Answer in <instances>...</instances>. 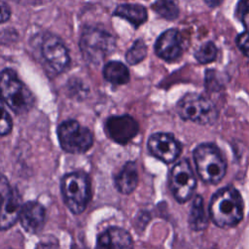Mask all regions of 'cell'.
<instances>
[{
	"label": "cell",
	"mask_w": 249,
	"mask_h": 249,
	"mask_svg": "<svg viewBox=\"0 0 249 249\" xmlns=\"http://www.w3.org/2000/svg\"><path fill=\"white\" fill-rule=\"evenodd\" d=\"M243 209L239 192L231 186H227L213 195L209 203V216L220 228L233 227L242 220Z\"/></svg>",
	"instance_id": "1"
},
{
	"label": "cell",
	"mask_w": 249,
	"mask_h": 249,
	"mask_svg": "<svg viewBox=\"0 0 249 249\" xmlns=\"http://www.w3.org/2000/svg\"><path fill=\"white\" fill-rule=\"evenodd\" d=\"M200 179L208 184H218L227 172V161L220 149L212 143H202L193 153Z\"/></svg>",
	"instance_id": "2"
},
{
	"label": "cell",
	"mask_w": 249,
	"mask_h": 249,
	"mask_svg": "<svg viewBox=\"0 0 249 249\" xmlns=\"http://www.w3.org/2000/svg\"><path fill=\"white\" fill-rule=\"evenodd\" d=\"M0 96L18 114L28 112L34 105V96L12 69L0 72Z\"/></svg>",
	"instance_id": "3"
},
{
	"label": "cell",
	"mask_w": 249,
	"mask_h": 249,
	"mask_svg": "<svg viewBox=\"0 0 249 249\" xmlns=\"http://www.w3.org/2000/svg\"><path fill=\"white\" fill-rule=\"evenodd\" d=\"M61 193L68 209L74 214L82 213L90 198V182L82 171L66 174L61 180Z\"/></svg>",
	"instance_id": "4"
},
{
	"label": "cell",
	"mask_w": 249,
	"mask_h": 249,
	"mask_svg": "<svg viewBox=\"0 0 249 249\" xmlns=\"http://www.w3.org/2000/svg\"><path fill=\"white\" fill-rule=\"evenodd\" d=\"M115 48L116 41L113 35L101 28L88 27L80 38L82 54L87 61L92 64L100 63L114 52Z\"/></svg>",
	"instance_id": "5"
},
{
	"label": "cell",
	"mask_w": 249,
	"mask_h": 249,
	"mask_svg": "<svg viewBox=\"0 0 249 249\" xmlns=\"http://www.w3.org/2000/svg\"><path fill=\"white\" fill-rule=\"evenodd\" d=\"M176 111L181 119L199 124H212L218 118V111L214 104L206 97L190 92L179 99Z\"/></svg>",
	"instance_id": "6"
},
{
	"label": "cell",
	"mask_w": 249,
	"mask_h": 249,
	"mask_svg": "<svg viewBox=\"0 0 249 249\" xmlns=\"http://www.w3.org/2000/svg\"><path fill=\"white\" fill-rule=\"evenodd\" d=\"M57 137L61 148L71 154L85 153L93 143L91 131L74 120L65 121L58 125Z\"/></svg>",
	"instance_id": "7"
},
{
	"label": "cell",
	"mask_w": 249,
	"mask_h": 249,
	"mask_svg": "<svg viewBox=\"0 0 249 249\" xmlns=\"http://www.w3.org/2000/svg\"><path fill=\"white\" fill-rule=\"evenodd\" d=\"M168 184L174 198L179 203H184L193 196L196 179L188 160H181L172 167Z\"/></svg>",
	"instance_id": "8"
},
{
	"label": "cell",
	"mask_w": 249,
	"mask_h": 249,
	"mask_svg": "<svg viewBox=\"0 0 249 249\" xmlns=\"http://www.w3.org/2000/svg\"><path fill=\"white\" fill-rule=\"evenodd\" d=\"M149 152L164 163H171L180 156L181 144L169 133L157 132L152 134L147 143Z\"/></svg>",
	"instance_id": "9"
},
{
	"label": "cell",
	"mask_w": 249,
	"mask_h": 249,
	"mask_svg": "<svg viewBox=\"0 0 249 249\" xmlns=\"http://www.w3.org/2000/svg\"><path fill=\"white\" fill-rule=\"evenodd\" d=\"M41 53L48 64L57 73L67 69L70 63L68 51L61 40L54 35H47L41 44Z\"/></svg>",
	"instance_id": "10"
},
{
	"label": "cell",
	"mask_w": 249,
	"mask_h": 249,
	"mask_svg": "<svg viewBox=\"0 0 249 249\" xmlns=\"http://www.w3.org/2000/svg\"><path fill=\"white\" fill-rule=\"evenodd\" d=\"M105 130L113 141L124 145L137 135L139 125L129 115L112 116L106 121Z\"/></svg>",
	"instance_id": "11"
},
{
	"label": "cell",
	"mask_w": 249,
	"mask_h": 249,
	"mask_svg": "<svg viewBox=\"0 0 249 249\" xmlns=\"http://www.w3.org/2000/svg\"><path fill=\"white\" fill-rule=\"evenodd\" d=\"M21 198L17 189L6 187L0 192V231L14 226L21 209Z\"/></svg>",
	"instance_id": "12"
},
{
	"label": "cell",
	"mask_w": 249,
	"mask_h": 249,
	"mask_svg": "<svg viewBox=\"0 0 249 249\" xmlns=\"http://www.w3.org/2000/svg\"><path fill=\"white\" fill-rule=\"evenodd\" d=\"M155 51L158 56L165 61H173L180 57L183 53V39L176 29L164 31L155 44Z\"/></svg>",
	"instance_id": "13"
},
{
	"label": "cell",
	"mask_w": 249,
	"mask_h": 249,
	"mask_svg": "<svg viewBox=\"0 0 249 249\" xmlns=\"http://www.w3.org/2000/svg\"><path fill=\"white\" fill-rule=\"evenodd\" d=\"M95 249H134V245L128 231L123 228L111 227L98 235Z\"/></svg>",
	"instance_id": "14"
},
{
	"label": "cell",
	"mask_w": 249,
	"mask_h": 249,
	"mask_svg": "<svg viewBox=\"0 0 249 249\" xmlns=\"http://www.w3.org/2000/svg\"><path fill=\"white\" fill-rule=\"evenodd\" d=\"M18 219L27 232L37 233L43 229L46 221L45 208L39 202L27 201L22 204Z\"/></svg>",
	"instance_id": "15"
},
{
	"label": "cell",
	"mask_w": 249,
	"mask_h": 249,
	"mask_svg": "<svg viewBox=\"0 0 249 249\" xmlns=\"http://www.w3.org/2000/svg\"><path fill=\"white\" fill-rule=\"evenodd\" d=\"M114 183L121 194L129 195L132 193L138 183V172L135 162H125L120 172L115 176Z\"/></svg>",
	"instance_id": "16"
},
{
	"label": "cell",
	"mask_w": 249,
	"mask_h": 249,
	"mask_svg": "<svg viewBox=\"0 0 249 249\" xmlns=\"http://www.w3.org/2000/svg\"><path fill=\"white\" fill-rule=\"evenodd\" d=\"M114 15L126 19L135 27L144 23L148 17L146 8L139 4L119 5L115 10Z\"/></svg>",
	"instance_id": "17"
},
{
	"label": "cell",
	"mask_w": 249,
	"mask_h": 249,
	"mask_svg": "<svg viewBox=\"0 0 249 249\" xmlns=\"http://www.w3.org/2000/svg\"><path fill=\"white\" fill-rule=\"evenodd\" d=\"M103 76L113 85H124L129 81L127 67L120 61H109L103 68Z\"/></svg>",
	"instance_id": "18"
},
{
	"label": "cell",
	"mask_w": 249,
	"mask_h": 249,
	"mask_svg": "<svg viewBox=\"0 0 249 249\" xmlns=\"http://www.w3.org/2000/svg\"><path fill=\"white\" fill-rule=\"evenodd\" d=\"M189 224L194 231H202L207 226V218L203 206V200L200 196H196L193 201L189 217Z\"/></svg>",
	"instance_id": "19"
},
{
	"label": "cell",
	"mask_w": 249,
	"mask_h": 249,
	"mask_svg": "<svg viewBox=\"0 0 249 249\" xmlns=\"http://www.w3.org/2000/svg\"><path fill=\"white\" fill-rule=\"evenodd\" d=\"M153 9L162 18L172 20L175 19L179 15V8L177 0H157Z\"/></svg>",
	"instance_id": "20"
},
{
	"label": "cell",
	"mask_w": 249,
	"mask_h": 249,
	"mask_svg": "<svg viewBox=\"0 0 249 249\" xmlns=\"http://www.w3.org/2000/svg\"><path fill=\"white\" fill-rule=\"evenodd\" d=\"M147 53L148 50L145 42L142 39H138L126 52L125 59L129 64L134 65L145 59V57L147 56Z\"/></svg>",
	"instance_id": "21"
},
{
	"label": "cell",
	"mask_w": 249,
	"mask_h": 249,
	"mask_svg": "<svg viewBox=\"0 0 249 249\" xmlns=\"http://www.w3.org/2000/svg\"><path fill=\"white\" fill-rule=\"evenodd\" d=\"M217 53L218 51L215 44L212 42H206L196 51L195 57L199 63L205 64L214 61L216 59Z\"/></svg>",
	"instance_id": "22"
},
{
	"label": "cell",
	"mask_w": 249,
	"mask_h": 249,
	"mask_svg": "<svg viewBox=\"0 0 249 249\" xmlns=\"http://www.w3.org/2000/svg\"><path fill=\"white\" fill-rule=\"evenodd\" d=\"M13 123L10 114L8 113L4 101L0 96V135H6L12 130Z\"/></svg>",
	"instance_id": "23"
},
{
	"label": "cell",
	"mask_w": 249,
	"mask_h": 249,
	"mask_svg": "<svg viewBox=\"0 0 249 249\" xmlns=\"http://www.w3.org/2000/svg\"><path fill=\"white\" fill-rule=\"evenodd\" d=\"M236 17L249 30V0H239L236 7Z\"/></svg>",
	"instance_id": "24"
},
{
	"label": "cell",
	"mask_w": 249,
	"mask_h": 249,
	"mask_svg": "<svg viewBox=\"0 0 249 249\" xmlns=\"http://www.w3.org/2000/svg\"><path fill=\"white\" fill-rule=\"evenodd\" d=\"M236 46L244 55L249 57V30H246L236 37Z\"/></svg>",
	"instance_id": "25"
},
{
	"label": "cell",
	"mask_w": 249,
	"mask_h": 249,
	"mask_svg": "<svg viewBox=\"0 0 249 249\" xmlns=\"http://www.w3.org/2000/svg\"><path fill=\"white\" fill-rule=\"evenodd\" d=\"M11 11L9 6L0 0V23L7 21L10 18Z\"/></svg>",
	"instance_id": "26"
},
{
	"label": "cell",
	"mask_w": 249,
	"mask_h": 249,
	"mask_svg": "<svg viewBox=\"0 0 249 249\" xmlns=\"http://www.w3.org/2000/svg\"><path fill=\"white\" fill-rule=\"evenodd\" d=\"M35 249H60V247L55 240H42Z\"/></svg>",
	"instance_id": "27"
},
{
	"label": "cell",
	"mask_w": 249,
	"mask_h": 249,
	"mask_svg": "<svg viewBox=\"0 0 249 249\" xmlns=\"http://www.w3.org/2000/svg\"><path fill=\"white\" fill-rule=\"evenodd\" d=\"M209 7H217L219 6L223 0H203Z\"/></svg>",
	"instance_id": "28"
},
{
	"label": "cell",
	"mask_w": 249,
	"mask_h": 249,
	"mask_svg": "<svg viewBox=\"0 0 249 249\" xmlns=\"http://www.w3.org/2000/svg\"><path fill=\"white\" fill-rule=\"evenodd\" d=\"M72 249H79V248H76V247H73Z\"/></svg>",
	"instance_id": "29"
},
{
	"label": "cell",
	"mask_w": 249,
	"mask_h": 249,
	"mask_svg": "<svg viewBox=\"0 0 249 249\" xmlns=\"http://www.w3.org/2000/svg\"><path fill=\"white\" fill-rule=\"evenodd\" d=\"M0 181H1V179H0Z\"/></svg>",
	"instance_id": "30"
}]
</instances>
